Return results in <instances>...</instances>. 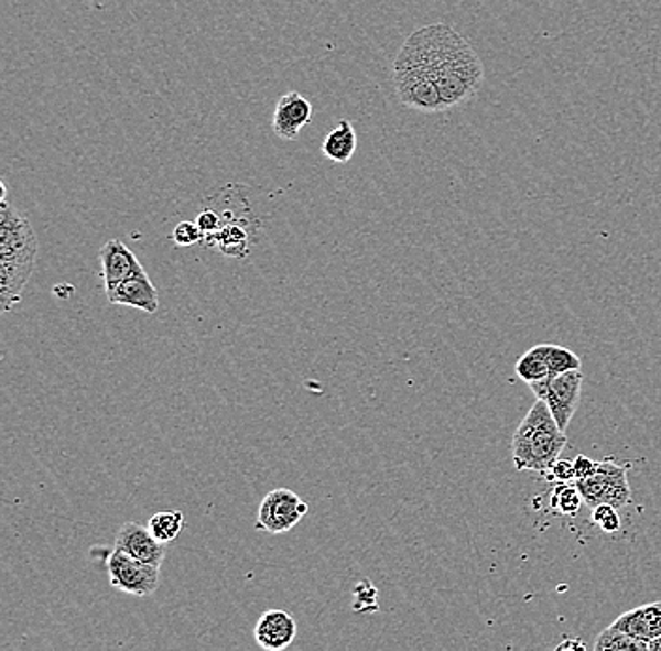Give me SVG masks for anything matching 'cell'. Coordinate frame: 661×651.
<instances>
[{
	"instance_id": "cell-14",
	"label": "cell",
	"mask_w": 661,
	"mask_h": 651,
	"mask_svg": "<svg viewBox=\"0 0 661 651\" xmlns=\"http://www.w3.org/2000/svg\"><path fill=\"white\" fill-rule=\"evenodd\" d=\"M357 149V133L350 121H340L325 135L322 143L325 159L337 164H346L354 159Z\"/></svg>"
},
{
	"instance_id": "cell-9",
	"label": "cell",
	"mask_w": 661,
	"mask_h": 651,
	"mask_svg": "<svg viewBox=\"0 0 661 651\" xmlns=\"http://www.w3.org/2000/svg\"><path fill=\"white\" fill-rule=\"evenodd\" d=\"M100 265H102L106 293L122 284L124 280L145 272L140 260L136 258V253L124 242L117 241V239H111L100 248Z\"/></svg>"
},
{
	"instance_id": "cell-24",
	"label": "cell",
	"mask_w": 661,
	"mask_h": 651,
	"mask_svg": "<svg viewBox=\"0 0 661 651\" xmlns=\"http://www.w3.org/2000/svg\"><path fill=\"white\" fill-rule=\"evenodd\" d=\"M549 477L556 482H572L575 479V466L573 462L559 458L549 469Z\"/></svg>"
},
{
	"instance_id": "cell-26",
	"label": "cell",
	"mask_w": 661,
	"mask_h": 651,
	"mask_svg": "<svg viewBox=\"0 0 661 651\" xmlns=\"http://www.w3.org/2000/svg\"><path fill=\"white\" fill-rule=\"evenodd\" d=\"M573 466H575V479H585V477H588V475H592L594 471H596L598 462L590 460L588 456L578 455L575 456Z\"/></svg>"
},
{
	"instance_id": "cell-17",
	"label": "cell",
	"mask_w": 661,
	"mask_h": 651,
	"mask_svg": "<svg viewBox=\"0 0 661 651\" xmlns=\"http://www.w3.org/2000/svg\"><path fill=\"white\" fill-rule=\"evenodd\" d=\"M147 528L151 530L154 538L159 539L160 543H172L185 528V514H183V511L156 512L147 522Z\"/></svg>"
},
{
	"instance_id": "cell-11",
	"label": "cell",
	"mask_w": 661,
	"mask_h": 651,
	"mask_svg": "<svg viewBox=\"0 0 661 651\" xmlns=\"http://www.w3.org/2000/svg\"><path fill=\"white\" fill-rule=\"evenodd\" d=\"M312 104L300 93L280 96L273 115V132L280 140L292 141L311 122Z\"/></svg>"
},
{
	"instance_id": "cell-4",
	"label": "cell",
	"mask_w": 661,
	"mask_h": 651,
	"mask_svg": "<svg viewBox=\"0 0 661 651\" xmlns=\"http://www.w3.org/2000/svg\"><path fill=\"white\" fill-rule=\"evenodd\" d=\"M575 487L578 488L586 506L609 503L618 509L628 506L631 501V488L626 469L617 466L615 462H598L594 474L585 479H575Z\"/></svg>"
},
{
	"instance_id": "cell-27",
	"label": "cell",
	"mask_w": 661,
	"mask_h": 651,
	"mask_svg": "<svg viewBox=\"0 0 661 651\" xmlns=\"http://www.w3.org/2000/svg\"><path fill=\"white\" fill-rule=\"evenodd\" d=\"M556 650H559V651H566V650L585 651L586 644H585V642H583V640L572 639V637H570V639L564 640V642H560V644L556 645Z\"/></svg>"
},
{
	"instance_id": "cell-10",
	"label": "cell",
	"mask_w": 661,
	"mask_h": 651,
	"mask_svg": "<svg viewBox=\"0 0 661 651\" xmlns=\"http://www.w3.org/2000/svg\"><path fill=\"white\" fill-rule=\"evenodd\" d=\"M297 637V621L286 610L273 608L261 614L254 627V639L260 648L268 651L286 650Z\"/></svg>"
},
{
	"instance_id": "cell-18",
	"label": "cell",
	"mask_w": 661,
	"mask_h": 651,
	"mask_svg": "<svg viewBox=\"0 0 661 651\" xmlns=\"http://www.w3.org/2000/svg\"><path fill=\"white\" fill-rule=\"evenodd\" d=\"M596 651H649V642H642V640L631 637L628 632L620 631L610 626L605 631L599 632L596 644H594Z\"/></svg>"
},
{
	"instance_id": "cell-21",
	"label": "cell",
	"mask_w": 661,
	"mask_h": 651,
	"mask_svg": "<svg viewBox=\"0 0 661 651\" xmlns=\"http://www.w3.org/2000/svg\"><path fill=\"white\" fill-rule=\"evenodd\" d=\"M592 520H594V524H598L605 533H615V531L622 528V522H620V517H618L617 507L609 506V503H602V506L594 507Z\"/></svg>"
},
{
	"instance_id": "cell-20",
	"label": "cell",
	"mask_w": 661,
	"mask_h": 651,
	"mask_svg": "<svg viewBox=\"0 0 661 651\" xmlns=\"http://www.w3.org/2000/svg\"><path fill=\"white\" fill-rule=\"evenodd\" d=\"M545 349H548L551 378L559 376V373L570 372V370H577V368H581V359H578L577 355L573 354L572 349L562 348V346H553V344H545Z\"/></svg>"
},
{
	"instance_id": "cell-13",
	"label": "cell",
	"mask_w": 661,
	"mask_h": 651,
	"mask_svg": "<svg viewBox=\"0 0 661 651\" xmlns=\"http://www.w3.org/2000/svg\"><path fill=\"white\" fill-rule=\"evenodd\" d=\"M610 626L620 631L628 632L631 637L652 642L661 637V601L649 603L642 607L633 608L630 612L618 616Z\"/></svg>"
},
{
	"instance_id": "cell-12",
	"label": "cell",
	"mask_w": 661,
	"mask_h": 651,
	"mask_svg": "<svg viewBox=\"0 0 661 651\" xmlns=\"http://www.w3.org/2000/svg\"><path fill=\"white\" fill-rule=\"evenodd\" d=\"M106 295H108V301L111 304L130 306V308H138V311L147 312V314H154L159 311V291L149 279L147 271L136 274L132 279L124 280L122 284L108 291Z\"/></svg>"
},
{
	"instance_id": "cell-1",
	"label": "cell",
	"mask_w": 661,
	"mask_h": 651,
	"mask_svg": "<svg viewBox=\"0 0 661 651\" xmlns=\"http://www.w3.org/2000/svg\"><path fill=\"white\" fill-rule=\"evenodd\" d=\"M481 58L470 42L444 23L410 34L394 58L399 100L421 113H440L470 100L484 85Z\"/></svg>"
},
{
	"instance_id": "cell-5",
	"label": "cell",
	"mask_w": 661,
	"mask_h": 651,
	"mask_svg": "<svg viewBox=\"0 0 661 651\" xmlns=\"http://www.w3.org/2000/svg\"><path fill=\"white\" fill-rule=\"evenodd\" d=\"M109 584L122 594L149 597L160 586V567L128 556L127 552L113 549L106 560Z\"/></svg>"
},
{
	"instance_id": "cell-2",
	"label": "cell",
	"mask_w": 661,
	"mask_h": 651,
	"mask_svg": "<svg viewBox=\"0 0 661 651\" xmlns=\"http://www.w3.org/2000/svg\"><path fill=\"white\" fill-rule=\"evenodd\" d=\"M39 241L31 221L2 202L0 210V306L12 311L20 303L36 265Z\"/></svg>"
},
{
	"instance_id": "cell-23",
	"label": "cell",
	"mask_w": 661,
	"mask_h": 651,
	"mask_svg": "<svg viewBox=\"0 0 661 651\" xmlns=\"http://www.w3.org/2000/svg\"><path fill=\"white\" fill-rule=\"evenodd\" d=\"M196 226L205 237L217 234L218 229L223 228V218L215 210L205 209L196 216Z\"/></svg>"
},
{
	"instance_id": "cell-6",
	"label": "cell",
	"mask_w": 661,
	"mask_h": 651,
	"mask_svg": "<svg viewBox=\"0 0 661 651\" xmlns=\"http://www.w3.org/2000/svg\"><path fill=\"white\" fill-rule=\"evenodd\" d=\"M530 389L535 392L538 399L543 400L549 405V410L556 419L560 428L566 432L575 411H577L578 399H581V389H583L581 368L559 373L551 380L532 383Z\"/></svg>"
},
{
	"instance_id": "cell-19",
	"label": "cell",
	"mask_w": 661,
	"mask_h": 651,
	"mask_svg": "<svg viewBox=\"0 0 661 651\" xmlns=\"http://www.w3.org/2000/svg\"><path fill=\"white\" fill-rule=\"evenodd\" d=\"M583 503H585V500H583V496H581L575 485L572 487L570 482H556L553 498H551V507L554 511L566 514V517H575L581 511Z\"/></svg>"
},
{
	"instance_id": "cell-16",
	"label": "cell",
	"mask_w": 661,
	"mask_h": 651,
	"mask_svg": "<svg viewBox=\"0 0 661 651\" xmlns=\"http://www.w3.org/2000/svg\"><path fill=\"white\" fill-rule=\"evenodd\" d=\"M516 372L522 381H527L528 386L538 383V381L551 380L545 344L528 349L527 354L517 361Z\"/></svg>"
},
{
	"instance_id": "cell-28",
	"label": "cell",
	"mask_w": 661,
	"mask_h": 651,
	"mask_svg": "<svg viewBox=\"0 0 661 651\" xmlns=\"http://www.w3.org/2000/svg\"><path fill=\"white\" fill-rule=\"evenodd\" d=\"M649 651H661V637L649 642Z\"/></svg>"
},
{
	"instance_id": "cell-7",
	"label": "cell",
	"mask_w": 661,
	"mask_h": 651,
	"mask_svg": "<svg viewBox=\"0 0 661 651\" xmlns=\"http://www.w3.org/2000/svg\"><path fill=\"white\" fill-rule=\"evenodd\" d=\"M306 512L308 506L297 493L288 488H274L261 500L256 528L268 531L271 535H280L300 524Z\"/></svg>"
},
{
	"instance_id": "cell-15",
	"label": "cell",
	"mask_w": 661,
	"mask_h": 651,
	"mask_svg": "<svg viewBox=\"0 0 661 651\" xmlns=\"http://www.w3.org/2000/svg\"><path fill=\"white\" fill-rule=\"evenodd\" d=\"M205 245L209 248H217L229 258H245L248 253V231L237 221H228L217 234L205 237Z\"/></svg>"
},
{
	"instance_id": "cell-3",
	"label": "cell",
	"mask_w": 661,
	"mask_h": 651,
	"mask_svg": "<svg viewBox=\"0 0 661 651\" xmlns=\"http://www.w3.org/2000/svg\"><path fill=\"white\" fill-rule=\"evenodd\" d=\"M566 434L543 400L538 399L513 434V464L517 471L548 474L566 447Z\"/></svg>"
},
{
	"instance_id": "cell-25",
	"label": "cell",
	"mask_w": 661,
	"mask_h": 651,
	"mask_svg": "<svg viewBox=\"0 0 661 651\" xmlns=\"http://www.w3.org/2000/svg\"><path fill=\"white\" fill-rule=\"evenodd\" d=\"M376 599H378V592H376L375 586L369 581H367V592H362V586L359 584L356 588V605H354V610L356 612H359V610L365 612L367 610L365 605H369L370 610H375V608H378L376 607Z\"/></svg>"
},
{
	"instance_id": "cell-22",
	"label": "cell",
	"mask_w": 661,
	"mask_h": 651,
	"mask_svg": "<svg viewBox=\"0 0 661 651\" xmlns=\"http://www.w3.org/2000/svg\"><path fill=\"white\" fill-rule=\"evenodd\" d=\"M172 239L177 247L188 248L204 241V234L197 228L196 221H181L173 229Z\"/></svg>"
},
{
	"instance_id": "cell-8",
	"label": "cell",
	"mask_w": 661,
	"mask_h": 651,
	"mask_svg": "<svg viewBox=\"0 0 661 651\" xmlns=\"http://www.w3.org/2000/svg\"><path fill=\"white\" fill-rule=\"evenodd\" d=\"M113 546L119 551L127 552L128 556L151 563V565H159V567L165 560V544L160 543L147 525L138 524V522L122 524L115 535Z\"/></svg>"
}]
</instances>
